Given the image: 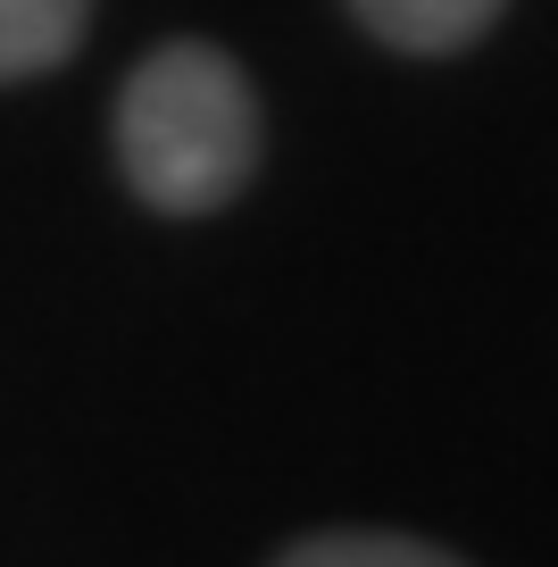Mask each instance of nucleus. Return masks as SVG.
I'll use <instances>...</instances> for the list:
<instances>
[{
    "mask_svg": "<svg viewBox=\"0 0 558 567\" xmlns=\"http://www.w3.org/2000/svg\"><path fill=\"white\" fill-rule=\"evenodd\" d=\"M276 567H467V559H451V550L417 543V534L342 526V534H309V543L276 550Z\"/></svg>",
    "mask_w": 558,
    "mask_h": 567,
    "instance_id": "nucleus-4",
    "label": "nucleus"
},
{
    "mask_svg": "<svg viewBox=\"0 0 558 567\" xmlns=\"http://www.w3.org/2000/svg\"><path fill=\"white\" fill-rule=\"evenodd\" d=\"M108 142H117V176L142 209L217 217L259 176L267 117H259L242 59L200 34H175L151 59H134V75L117 84Z\"/></svg>",
    "mask_w": 558,
    "mask_h": 567,
    "instance_id": "nucleus-1",
    "label": "nucleus"
},
{
    "mask_svg": "<svg viewBox=\"0 0 558 567\" xmlns=\"http://www.w3.org/2000/svg\"><path fill=\"white\" fill-rule=\"evenodd\" d=\"M92 34V0H0V84L68 68Z\"/></svg>",
    "mask_w": 558,
    "mask_h": 567,
    "instance_id": "nucleus-3",
    "label": "nucleus"
},
{
    "mask_svg": "<svg viewBox=\"0 0 558 567\" xmlns=\"http://www.w3.org/2000/svg\"><path fill=\"white\" fill-rule=\"evenodd\" d=\"M500 9L508 0H350V18L409 59H451L467 42H484Z\"/></svg>",
    "mask_w": 558,
    "mask_h": 567,
    "instance_id": "nucleus-2",
    "label": "nucleus"
}]
</instances>
